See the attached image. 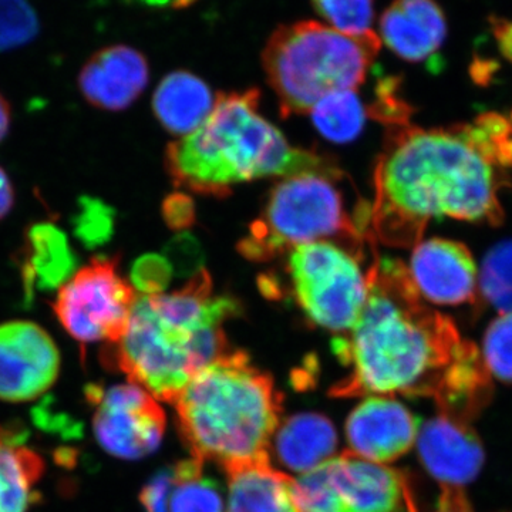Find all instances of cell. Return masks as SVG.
<instances>
[{"mask_svg": "<svg viewBox=\"0 0 512 512\" xmlns=\"http://www.w3.org/2000/svg\"><path fill=\"white\" fill-rule=\"evenodd\" d=\"M511 187L471 136L470 124L390 126L375 170L372 231L384 245L416 247L433 218L500 227V194Z\"/></svg>", "mask_w": 512, "mask_h": 512, "instance_id": "1", "label": "cell"}, {"mask_svg": "<svg viewBox=\"0 0 512 512\" xmlns=\"http://www.w3.org/2000/svg\"><path fill=\"white\" fill-rule=\"evenodd\" d=\"M399 259L375 258L367 269L365 309L355 328L333 342L350 373L332 396H404L433 399L463 339L456 323L427 308Z\"/></svg>", "mask_w": 512, "mask_h": 512, "instance_id": "2", "label": "cell"}, {"mask_svg": "<svg viewBox=\"0 0 512 512\" xmlns=\"http://www.w3.org/2000/svg\"><path fill=\"white\" fill-rule=\"evenodd\" d=\"M241 311L237 299L212 293L200 269L180 291L136 299L123 335L103 350L104 366L174 403L192 377L229 352L224 323Z\"/></svg>", "mask_w": 512, "mask_h": 512, "instance_id": "3", "label": "cell"}, {"mask_svg": "<svg viewBox=\"0 0 512 512\" xmlns=\"http://www.w3.org/2000/svg\"><path fill=\"white\" fill-rule=\"evenodd\" d=\"M258 106L255 89L218 93L207 120L167 148L165 168L175 187L224 197L234 185L258 178L322 174L342 180L333 161L292 147Z\"/></svg>", "mask_w": 512, "mask_h": 512, "instance_id": "4", "label": "cell"}, {"mask_svg": "<svg viewBox=\"0 0 512 512\" xmlns=\"http://www.w3.org/2000/svg\"><path fill=\"white\" fill-rule=\"evenodd\" d=\"M181 436L197 460L225 471L269 461L282 397L244 352H227L200 370L174 400Z\"/></svg>", "mask_w": 512, "mask_h": 512, "instance_id": "5", "label": "cell"}, {"mask_svg": "<svg viewBox=\"0 0 512 512\" xmlns=\"http://www.w3.org/2000/svg\"><path fill=\"white\" fill-rule=\"evenodd\" d=\"M375 32L353 36L319 22L281 26L266 43L262 64L281 113H311L330 96L355 90L379 53Z\"/></svg>", "mask_w": 512, "mask_h": 512, "instance_id": "6", "label": "cell"}, {"mask_svg": "<svg viewBox=\"0 0 512 512\" xmlns=\"http://www.w3.org/2000/svg\"><path fill=\"white\" fill-rule=\"evenodd\" d=\"M335 181L340 180L299 174L276 184L261 217L239 242V252L251 261L266 262L299 245L332 238L366 258V244L376 241L372 210L353 217Z\"/></svg>", "mask_w": 512, "mask_h": 512, "instance_id": "7", "label": "cell"}, {"mask_svg": "<svg viewBox=\"0 0 512 512\" xmlns=\"http://www.w3.org/2000/svg\"><path fill=\"white\" fill-rule=\"evenodd\" d=\"M362 259L332 241L291 249L286 271L293 298L306 318L319 328L342 335L355 328L367 299Z\"/></svg>", "mask_w": 512, "mask_h": 512, "instance_id": "8", "label": "cell"}, {"mask_svg": "<svg viewBox=\"0 0 512 512\" xmlns=\"http://www.w3.org/2000/svg\"><path fill=\"white\" fill-rule=\"evenodd\" d=\"M136 292L119 271V259L94 256L57 292L53 312L79 343L117 342L136 303Z\"/></svg>", "mask_w": 512, "mask_h": 512, "instance_id": "9", "label": "cell"}, {"mask_svg": "<svg viewBox=\"0 0 512 512\" xmlns=\"http://www.w3.org/2000/svg\"><path fill=\"white\" fill-rule=\"evenodd\" d=\"M87 400L94 406V437L110 456L140 460L160 446L167 420L156 397L143 387L133 383L109 389L90 386Z\"/></svg>", "mask_w": 512, "mask_h": 512, "instance_id": "10", "label": "cell"}, {"mask_svg": "<svg viewBox=\"0 0 512 512\" xmlns=\"http://www.w3.org/2000/svg\"><path fill=\"white\" fill-rule=\"evenodd\" d=\"M60 372L55 340L26 320L0 325V400L29 402L46 393Z\"/></svg>", "mask_w": 512, "mask_h": 512, "instance_id": "11", "label": "cell"}, {"mask_svg": "<svg viewBox=\"0 0 512 512\" xmlns=\"http://www.w3.org/2000/svg\"><path fill=\"white\" fill-rule=\"evenodd\" d=\"M419 423L392 396H369L346 421L349 453L370 463H392L414 446Z\"/></svg>", "mask_w": 512, "mask_h": 512, "instance_id": "12", "label": "cell"}, {"mask_svg": "<svg viewBox=\"0 0 512 512\" xmlns=\"http://www.w3.org/2000/svg\"><path fill=\"white\" fill-rule=\"evenodd\" d=\"M420 295L436 305L477 302V268L461 242L433 238L414 247L409 268Z\"/></svg>", "mask_w": 512, "mask_h": 512, "instance_id": "13", "label": "cell"}, {"mask_svg": "<svg viewBox=\"0 0 512 512\" xmlns=\"http://www.w3.org/2000/svg\"><path fill=\"white\" fill-rule=\"evenodd\" d=\"M416 444L421 464L441 488H464L483 470L484 446L470 424L439 414L421 426Z\"/></svg>", "mask_w": 512, "mask_h": 512, "instance_id": "14", "label": "cell"}, {"mask_svg": "<svg viewBox=\"0 0 512 512\" xmlns=\"http://www.w3.org/2000/svg\"><path fill=\"white\" fill-rule=\"evenodd\" d=\"M326 468L342 512H409L412 493L400 471L349 451L326 461Z\"/></svg>", "mask_w": 512, "mask_h": 512, "instance_id": "15", "label": "cell"}, {"mask_svg": "<svg viewBox=\"0 0 512 512\" xmlns=\"http://www.w3.org/2000/svg\"><path fill=\"white\" fill-rule=\"evenodd\" d=\"M150 69L143 53L130 46L104 47L80 70L79 87L87 103L100 110H126L146 90Z\"/></svg>", "mask_w": 512, "mask_h": 512, "instance_id": "16", "label": "cell"}, {"mask_svg": "<svg viewBox=\"0 0 512 512\" xmlns=\"http://www.w3.org/2000/svg\"><path fill=\"white\" fill-rule=\"evenodd\" d=\"M380 36L397 56L423 62L443 46L447 22L434 0H394L380 19Z\"/></svg>", "mask_w": 512, "mask_h": 512, "instance_id": "17", "label": "cell"}, {"mask_svg": "<svg viewBox=\"0 0 512 512\" xmlns=\"http://www.w3.org/2000/svg\"><path fill=\"white\" fill-rule=\"evenodd\" d=\"M18 264L23 292L32 301L36 292L62 288L76 271L77 256L66 232L50 222H36L26 229Z\"/></svg>", "mask_w": 512, "mask_h": 512, "instance_id": "18", "label": "cell"}, {"mask_svg": "<svg viewBox=\"0 0 512 512\" xmlns=\"http://www.w3.org/2000/svg\"><path fill=\"white\" fill-rule=\"evenodd\" d=\"M493 377L476 343L463 340L456 359L447 367L433 399L440 414L470 424L493 399Z\"/></svg>", "mask_w": 512, "mask_h": 512, "instance_id": "19", "label": "cell"}, {"mask_svg": "<svg viewBox=\"0 0 512 512\" xmlns=\"http://www.w3.org/2000/svg\"><path fill=\"white\" fill-rule=\"evenodd\" d=\"M338 434L332 421L316 413H302L279 424L274 453L293 473H309L335 457Z\"/></svg>", "mask_w": 512, "mask_h": 512, "instance_id": "20", "label": "cell"}, {"mask_svg": "<svg viewBox=\"0 0 512 512\" xmlns=\"http://www.w3.org/2000/svg\"><path fill=\"white\" fill-rule=\"evenodd\" d=\"M45 460L26 444V433L0 424V512H26L45 474Z\"/></svg>", "mask_w": 512, "mask_h": 512, "instance_id": "21", "label": "cell"}, {"mask_svg": "<svg viewBox=\"0 0 512 512\" xmlns=\"http://www.w3.org/2000/svg\"><path fill=\"white\" fill-rule=\"evenodd\" d=\"M228 504L225 512H299L292 493V477L269 461L227 470Z\"/></svg>", "mask_w": 512, "mask_h": 512, "instance_id": "22", "label": "cell"}, {"mask_svg": "<svg viewBox=\"0 0 512 512\" xmlns=\"http://www.w3.org/2000/svg\"><path fill=\"white\" fill-rule=\"evenodd\" d=\"M207 83L194 74L178 70L164 77L153 97L158 121L175 136H188L207 120L214 109Z\"/></svg>", "mask_w": 512, "mask_h": 512, "instance_id": "23", "label": "cell"}, {"mask_svg": "<svg viewBox=\"0 0 512 512\" xmlns=\"http://www.w3.org/2000/svg\"><path fill=\"white\" fill-rule=\"evenodd\" d=\"M202 464L192 458L174 467L168 512H224L218 485L205 476Z\"/></svg>", "mask_w": 512, "mask_h": 512, "instance_id": "24", "label": "cell"}, {"mask_svg": "<svg viewBox=\"0 0 512 512\" xmlns=\"http://www.w3.org/2000/svg\"><path fill=\"white\" fill-rule=\"evenodd\" d=\"M319 133L336 143H348L362 133L366 109L356 92L330 94L311 111Z\"/></svg>", "mask_w": 512, "mask_h": 512, "instance_id": "25", "label": "cell"}, {"mask_svg": "<svg viewBox=\"0 0 512 512\" xmlns=\"http://www.w3.org/2000/svg\"><path fill=\"white\" fill-rule=\"evenodd\" d=\"M480 295L501 315L512 313V239L500 242L485 255Z\"/></svg>", "mask_w": 512, "mask_h": 512, "instance_id": "26", "label": "cell"}, {"mask_svg": "<svg viewBox=\"0 0 512 512\" xmlns=\"http://www.w3.org/2000/svg\"><path fill=\"white\" fill-rule=\"evenodd\" d=\"M39 30V18L29 0H0V52L29 45Z\"/></svg>", "mask_w": 512, "mask_h": 512, "instance_id": "27", "label": "cell"}, {"mask_svg": "<svg viewBox=\"0 0 512 512\" xmlns=\"http://www.w3.org/2000/svg\"><path fill=\"white\" fill-rule=\"evenodd\" d=\"M313 8L330 28L360 36L373 32V0H312Z\"/></svg>", "mask_w": 512, "mask_h": 512, "instance_id": "28", "label": "cell"}, {"mask_svg": "<svg viewBox=\"0 0 512 512\" xmlns=\"http://www.w3.org/2000/svg\"><path fill=\"white\" fill-rule=\"evenodd\" d=\"M471 134L485 156L507 170L512 167V126L497 113L480 114L470 124Z\"/></svg>", "mask_w": 512, "mask_h": 512, "instance_id": "29", "label": "cell"}, {"mask_svg": "<svg viewBox=\"0 0 512 512\" xmlns=\"http://www.w3.org/2000/svg\"><path fill=\"white\" fill-rule=\"evenodd\" d=\"M481 355L491 377L512 384V313L498 316L490 323Z\"/></svg>", "mask_w": 512, "mask_h": 512, "instance_id": "30", "label": "cell"}, {"mask_svg": "<svg viewBox=\"0 0 512 512\" xmlns=\"http://www.w3.org/2000/svg\"><path fill=\"white\" fill-rule=\"evenodd\" d=\"M114 220V210L109 205L97 198L82 197L74 215V234L84 247L99 248L113 237Z\"/></svg>", "mask_w": 512, "mask_h": 512, "instance_id": "31", "label": "cell"}, {"mask_svg": "<svg viewBox=\"0 0 512 512\" xmlns=\"http://www.w3.org/2000/svg\"><path fill=\"white\" fill-rule=\"evenodd\" d=\"M173 278V268L164 256H141L131 268V282L144 295H158L167 288Z\"/></svg>", "mask_w": 512, "mask_h": 512, "instance_id": "32", "label": "cell"}, {"mask_svg": "<svg viewBox=\"0 0 512 512\" xmlns=\"http://www.w3.org/2000/svg\"><path fill=\"white\" fill-rule=\"evenodd\" d=\"M370 114L387 126H402L409 123L412 107L400 97L399 79H384L377 86V100Z\"/></svg>", "mask_w": 512, "mask_h": 512, "instance_id": "33", "label": "cell"}, {"mask_svg": "<svg viewBox=\"0 0 512 512\" xmlns=\"http://www.w3.org/2000/svg\"><path fill=\"white\" fill-rule=\"evenodd\" d=\"M174 487V467L160 471L148 481L140 494V503L147 512H168Z\"/></svg>", "mask_w": 512, "mask_h": 512, "instance_id": "34", "label": "cell"}, {"mask_svg": "<svg viewBox=\"0 0 512 512\" xmlns=\"http://www.w3.org/2000/svg\"><path fill=\"white\" fill-rule=\"evenodd\" d=\"M167 259L170 262L173 271L194 272L198 269L202 261V252L200 245L191 235H180L173 239L167 248Z\"/></svg>", "mask_w": 512, "mask_h": 512, "instance_id": "35", "label": "cell"}, {"mask_svg": "<svg viewBox=\"0 0 512 512\" xmlns=\"http://www.w3.org/2000/svg\"><path fill=\"white\" fill-rule=\"evenodd\" d=\"M164 220L171 228H187L194 222V204L187 195L175 194L168 197L163 205Z\"/></svg>", "mask_w": 512, "mask_h": 512, "instance_id": "36", "label": "cell"}, {"mask_svg": "<svg viewBox=\"0 0 512 512\" xmlns=\"http://www.w3.org/2000/svg\"><path fill=\"white\" fill-rule=\"evenodd\" d=\"M409 512L417 511L413 497L410 498ZM436 512H473L463 488H443Z\"/></svg>", "mask_w": 512, "mask_h": 512, "instance_id": "37", "label": "cell"}, {"mask_svg": "<svg viewBox=\"0 0 512 512\" xmlns=\"http://www.w3.org/2000/svg\"><path fill=\"white\" fill-rule=\"evenodd\" d=\"M490 23L501 55L512 62V20L491 16Z\"/></svg>", "mask_w": 512, "mask_h": 512, "instance_id": "38", "label": "cell"}, {"mask_svg": "<svg viewBox=\"0 0 512 512\" xmlns=\"http://www.w3.org/2000/svg\"><path fill=\"white\" fill-rule=\"evenodd\" d=\"M15 205V190L6 171L0 167V220L8 217Z\"/></svg>", "mask_w": 512, "mask_h": 512, "instance_id": "39", "label": "cell"}, {"mask_svg": "<svg viewBox=\"0 0 512 512\" xmlns=\"http://www.w3.org/2000/svg\"><path fill=\"white\" fill-rule=\"evenodd\" d=\"M10 127V107L8 100L0 93V141L8 136Z\"/></svg>", "mask_w": 512, "mask_h": 512, "instance_id": "40", "label": "cell"}, {"mask_svg": "<svg viewBox=\"0 0 512 512\" xmlns=\"http://www.w3.org/2000/svg\"><path fill=\"white\" fill-rule=\"evenodd\" d=\"M510 123H511V126H512V111H511Z\"/></svg>", "mask_w": 512, "mask_h": 512, "instance_id": "41", "label": "cell"}]
</instances>
